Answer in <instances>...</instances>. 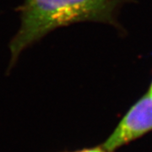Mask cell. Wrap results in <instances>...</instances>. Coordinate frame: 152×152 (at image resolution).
Returning <instances> with one entry per match:
<instances>
[{
    "mask_svg": "<svg viewBox=\"0 0 152 152\" xmlns=\"http://www.w3.org/2000/svg\"><path fill=\"white\" fill-rule=\"evenodd\" d=\"M132 0H24L16 9L20 26L10 42V60L8 71L20 56L58 28L86 21L118 26L120 7Z\"/></svg>",
    "mask_w": 152,
    "mask_h": 152,
    "instance_id": "6da1fadb",
    "label": "cell"
},
{
    "mask_svg": "<svg viewBox=\"0 0 152 152\" xmlns=\"http://www.w3.org/2000/svg\"><path fill=\"white\" fill-rule=\"evenodd\" d=\"M152 130V95L147 93L134 104L102 147L113 152Z\"/></svg>",
    "mask_w": 152,
    "mask_h": 152,
    "instance_id": "7a4b0ae2",
    "label": "cell"
},
{
    "mask_svg": "<svg viewBox=\"0 0 152 152\" xmlns=\"http://www.w3.org/2000/svg\"><path fill=\"white\" fill-rule=\"evenodd\" d=\"M74 152H107L106 150H104L103 147H95V148H90V149H84L81 151Z\"/></svg>",
    "mask_w": 152,
    "mask_h": 152,
    "instance_id": "3957f363",
    "label": "cell"
},
{
    "mask_svg": "<svg viewBox=\"0 0 152 152\" xmlns=\"http://www.w3.org/2000/svg\"><path fill=\"white\" fill-rule=\"evenodd\" d=\"M148 93H149V94H151V95H152V82H151V86H150V89H149V91H148Z\"/></svg>",
    "mask_w": 152,
    "mask_h": 152,
    "instance_id": "277c9868",
    "label": "cell"
}]
</instances>
